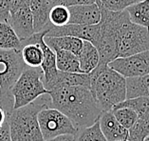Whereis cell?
I'll return each instance as SVG.
<instances>
[{"mask_svg":"<svg viewBox=\"0 0 149 141\" xmlns=\"http://www.w3.org/2000/svg\"><path fill=\"white\" fill-rule=\"evenodd\" d=\"M49 95L50 106L67 115L78 131L97 122L103 112L86 87H60Z\"/></svg>","mask_w":149,"mask_h":141,"instance_id":"obj_1","label":"cell"},{"mask_svg":"<svg viewBox=\"0 0 149 141\" xmlns=\"http://www.w3.org/2000/svg\"><path fill=\"white\" fill-rule=\"evenodd\" d=\"M90 74V91L102 111H111L126 99V80L108 65L99 64Z\"/></svg>","mask_w":149,"mask_h":141,"instance_id":"obj_2","label":"cell"},{"mask_svg":"<svg viewBox=\"0 0 149 141\" xmlns=\"http://www.w3.org/2000/svg\"><path fill=\"white\" fill-rule=\"evenodd\" d=\"M48 106H50V97L49 95H44L34 102L13 109L8 117L12 141H44L38 114Z\"/></svg>","mask_w":149,"mask_h":141,"instance_id":"obj_3","label":"cell"},{"mask_svg":"<svg viewBox=\"0 0 149 141\" xmlns=\"http://www.w3.org/2000/svg\"><path fill=\"white\" fill-rule=\"evenodd\" d=\"M101 21L99 34L92 44L95 46L100 55L101 65H108L116 58H118V39L119 32L122 24L127 17L126 11L123 12H111L100 4Z\"/></svg>","mask_w":149,"mask_h":141,"instance_id":"obj_4","label":"cell"},{"mask_svg":"<svg viewBox=\"0 0 149 141\" xmlns=\"http://www.w3.org/2000/svg\"><path fill=\"white\" fill-rule=\"evenodd\" d=\"M13 97V109L24 107L38 99L40 96L49 95L43 82L41 67H26L10 90Z\"/></svg>","mask_w":149,"mask_h":141,"instance_id":"obj_5","label":"cell"},{"mask_svg":"<svg viewBox=\"0 0 149 141\" xmlns=\"http://www.w3.org/2000/svg\"><path fill=\"white\" fill-rule=\"evenodd\" d=\"M145 51H149V29L132 23L128 16L120 28L118 55L126 57Z\"/></svg>","mask_w":149,"mask_h":141,"instance_id":"obj_6","label":"cell"},{"mask_svg":"<svg viewBox=\"0 0 149 141\" xmlns=\"http://www.w3.org/2000/svg\"><path fill=\"white\" fill-rule=\"evenodd\" d=\"M38 122L44 140L65 135L75 136L78 132L67 115L52 106L46 107L39 112Z\"/></svg>","mask_w":149,"mask_h":141,"instance_id":"obj_7","label":"cell"},{"mask_svg":"<svg viewBox=\"0 0 149 141\" xmlns=\"http://www.w3.org/2000/svg\"><path fill=\"white\" fill-rule=\"evenodd\" d=\"M26 67L21 50L0 49V93H10V88Z\"/></svg>","mask_w":149,"mask_h":141,"instance_id":"obj_8","label":"cell"},{"mask_svg":"<svg viewBox=\"0 0 149 141\" xmlns=\"http://www.w3.org/2000/svg\"><path fill=\"white\" fill-rule=\"evenodd\" d=\"M125 78L141 76L149 74V51L138 53L126 57H118L108 64Z\"/></svg>","mask_w":149,"mask_h":141,"instance_id":"obj_9","label":"cell"},{"mask_svg":"<svg viewBox=\"0 0 149 141\" xmlns=\"http://www.w3.org/2000/svg\"><path fill=\"white\" fill-rule=\"evenodd\" d=\"M53 25H52L50 27H49L46 30L36 32V34H32V37L35 41H37L41 48L43 50V62L41 65V69L43 71V82H44L45 88L49 91L50 87L52 86L53 82L55 81L58 70L56 67V55L55 52L49 47L46 44L45 42V36L48 34V32L49 31V29L52 28Z\"/></svg>","mask_w":149,"mask_h":141,"instance_id":"obj_10","label":"cell"},{"mask_svg":"<svg viewBox=\"0 0 149 141\" xmlns=\"http://www.w3.org/2000/svg\"><path fill=\"white\" fill-rule=\"evenodd\" d=\"M100 25H78L67 24L62 27L52 26L49 29L46 36L59 37V36H73L93 43L99 34Z\"/></svg>","mask_w":149,"mask_h":141,"instance_id":"obj_11","label":"cell"},{"mask_svg":"<svg viewBox=\"0 0 149 141\" xmlns=\"http://www.w3.org/2000/svg\"><path fill=\"white\" fill-rule=\"evenodd\" d=\"M8 23L12 26L21 42L30 38L34 34L33 19H32L30 5L10 13Z\"/></svg>","mask_w":149,"mask_h":141,"instance_id":"obj_12","label":"cell"},{"mask_svg":"<svg viewBox=\"0 0 149 141\" xmlns=\"http://www.w3.org/2000/svg\"><path fill=\"white\" fill-rule=\"evenodd\" d=\"M68 24L96 25L101 21V10L97 3L86 5H73L68 7Z\"/></svg>","mask_w":149,"mask_h":141,"instance_id":"obj_13","label":"cell"},{"mask_svg":"<svg viewBox=\"0 0 149 141\" xmlns=\"http://www.w3.org/2000/svg\"><path fill=\"white\" fill-rule=\"evenodd\" d=\"M98 121L101 131L107 141L123 140L128 137V130L120 124L112 111H103Z\"/></svg>","mask_w":149,"mask_h":141,"instance_id":"obj_14","label":"cell"},{"mask_svg":"<svg viewBox=\"0 0 149 141\" xmlns=\"http://www.w3.org/2000/svg\"><path fill=\"white\" fill-rule=\"evenodd\" d=\"M52 8V5L47 0H31L30 9L33 19L34 34L52 26L49 22V13Z\"/></svg>","mask_w":149,"mask_h":141,"instance_id":"obj_15","label":"cell"},{"mask_svg":"<svg viewBox=\"0 0 149 141\" xmlns=\"http://www.w3.org/2000/svg\"><path fill=\"white\" fill-rule=\"evenodd\" d=\"M21 55L26 66L32 68L41 67L44 58L41 46L37 41L34 40L32 35L30 38L22 41Z\"/></svg>","mask_w":149,"mask_h":141,"instance_id":"obj_16","label":"cell"},{"mask_svg":"<svg viewBox=\"0 0 149 141\" xmlns=\"http://www.w3.org/2000/svg\"><path fill=\"white\" fill-rule=\"evenodd\" d=\"M82 86L90 89V74L82 73H66L58 71L55 81L50 87L49 91L60 87H76Z\"/></svg>","mask_w":149,"mask_h":141,"instance_id":"obj_17","label":"cell"},{"mask_svg":"<svg viewBox=\"0 0 149 141\" xmlns=\"http://www.w3.org/2000/svg\"><path fill=\"white\" fill-rule=\"evenodd\" d=\"M80 68L83 74H90L100 63V55L91 42L83 40V48L78 55Z\"/></svg>","mask_w":149,"mask_h":141,"instance_id":"obj_18","label":"cell"},{"mask_svg":"<svg viewBox=\"0 0 149 141\" xmlns=\"http://www.w3.org/2000/svg\"><path fill=\"white\" fill-rule=\"evenodd\" d=\"M126 99L136 97H149V74L141 76L127 77Z\"/></svg>","mask_w":149,"mask_h":141,"instance_id":"obj_19","label":"cell"},{"mask_svg":"<svg viewBox=\"0 0 149 141\" xmlns=\"http://www.w3.org/2000/svg\"><path fill=\"white\" fill-rule=\"evenodd\" d=\"M45 42L49 48L61 49L70 52L77 55L83 48V40L73 36H59V37H48L45 36Z\"/></svg>","mask_w":149,"mask_h":141,"instance_id":"obj_20","label":"cell"},{"mask_svg":"<svg viewBox=\"0 0 149 141\" xmlns=\"http://www.w3.org/2000/svg\"><path fill=\"white\" fill-rule=\"evenodd\" d=\"M53 51L56 55V67L58 71L66 73H82L77 55L61 49H54Z\"/></svg>","mask_w":149,"mask_h":141,"instance_id":"obj_21","label":"cell"},{"mask_svg":"<svg viewBox=\"0 0 149 141\" xmlns=\"http://www.w3.org/2000/svg\"><path fill=\"white\" fill-rule=\"evenodd\" d=\"M125 11L132 23L149 29V0L135 3Z\"/></svg>","mask_w":149,"mask_h":141,"instance_id":"obj_22","label":"cell"},{"mask_svg":"<svg viewBox=\"0 0 149 141\" xmlns=\"http://www.w3.org/2000/svg\"><path fill=\"white\" fill-rule=\"evenodd\" d=\"M0 49L19 51L22 49V42L12 26L5 21H0Z\"/></svg>","mask_w":149,"mask_h":141,"instance_id":"obj_23","label":"cell"},{"mask_svg":"<svg viewBox=\"0 0 149 141\" xmlns=\"http://www.w3.org/2000/svg\"><path fill=\"white\" fill-rule=\"evenodd\" d=\"M123 107L131 108L137 113L138 118L149 121V97H136V98L125 99V101L116 105L114 108Z\"/></svg>","mask_w":149,"mask_h":141,"instance_id":"obj_24","label":"cell"},{"mask_svg":"<svg viewBox=\"0 0 149 141\" xmlns=\"http://www.w3.org/2000/svg\"><path fill=\"white\" fill-rule=\"evenodd\" d=\"M73 141H107V139L101 131L99 121H97L89 127L79 130Z\"/></svg>","mask_w":149,"mask_h":141,"instance_id":"obj_25","label":"cell"},{"mask_svg":"<svg viewBox=\"0 0 149 141\" xmlns=\"http://www.w3.org/2000/svg\"><path fill=\"white\" fill-rule=\"evenodd\" d=\"M114 116L123 125L125 129L129 130L138 120V114L131 108L123 107V108H114L112 109Z\"/></svg>","mask_w":149,"mask_h":141,"instance_id":"obj_26","label":"cell"},{"mask_svg":"<svg viewBox=\"0 0 149 141\" xmlns=\"http://www.w3.org/2000/svg\"><path fill=\"white\" fill-rule=\"evenodd\" d=\"M49 22L55 27H62L70 22L68 7L63 5L53 6L49 13Z\"/></svg>","mask_w":149,"mask_h":141,"instance_id":"obj_27","label":"cell"},{"mask_svg":"<svg viewBox=\"0 0 149 141\" xmlns=\"http://www.w3.org/2000/svg\"><path fill=\"white\" fill-rule=\"evenodd\" d=\"M141 1L143 0H96V3L111 12H123L129 6Z\"/></svg>","mask_w":149,"mask_h":141,"instance_id":"obj_28","label":"cell"},{"mask_svg":"<svg viewBox=\"0 0 149 141\" xmlns=\"http://www.w3.org/2000/svg\"><path fill=\"white\" fill-rule=\"evenodd\" d=\"M52 7L56 5H63L66 7L73 6V5H86L93 4L96 2V0H47Z\"/></svg>","mask_w":149,"mask_h":141,"instance_id":"obj_29","label":"cell"},{"mask_svg":"<svg viewBox=\"0 0 149 141\" xmlns=\"http://www.w3.org/2000/svg\"><path fill=\"white\" fill-rule=\"evenodd\" d=\"M10 18V9L7 0H0V21L8 22Z\"/></svg>","mask_w":149,"mask_h":141,"instance_id":"obj_30","label":"cell"},{"mask_svg":"<svg viewBox=\"0 0 149 141\" xmlns=\"http://www.w3.org/2000/svg\"><path fill=\"white\" fill-rule=\"evenodd\" d=\"M9 5V9H10V13L14 12L17 9L22 8L25 6H29L30 5L31 0H7Z\"/></svg>","mask_w":149,"mask_h":141,"instance_id":"obj_31","label":"cell"},{"mask_svg":"<svg viewBox=\"0 0 149 141\" xmlns=\"http://www.w3.org/2000/svg\"><path fill=\"white\" fill-rule=\"evenodd\" d=\"M0 141H12L8 122L2 128H0Z\"/></svg>","mask_w":149,"mask_h":141,"instance_id":"obj_32","label":"cell"},{"mask_svg":"<svg viewBox=\"0 0 149 141\" xmlns=\"http://www.w3.org/2000/svg\"><path fill=\"white\" fill-rule=\"evenodd\" d=\"M73 140H74V135H60V136L54 137V138L44 140V141H73Z\"/></svg>","mask_w":149,"mask_h":141,"instance_id":"obj_33","label":"cell"},{"mask_svg":"<svg viewBox=\"0 0 149 141\" xmlns=\"http://www.w3.org/2000/svg\"><path fill=\"white\" fill-rule=\"evenodd\" d=\"M143 141H149V133H148L146 136H145V138L143 139Z\"/></svg>","mask_w":149,"mask_h":141,"instance_id":"obj_34","label":"cell"},{"mask_svg":"<svg viewBox=\"0 0 149 141\" xmlns=\"http://www.w3.org/2000/svg\"><path fill=\"white\" fill-rule=\"evenodd\" d=\"M118 141H128L127 139H123V140H118Z\"/></svg>","mask_w":149,"mask_h":141,"instance_id":"obj_35","label":"cell"},{"mask_svg":"<svg viewBox=\"0 0 149 141\" xmlns=\"http://www.w3.org/2000/svg\"><path fill=\"white\" fill-rule=\"evenodd\" d=\"M0 92H1V90H0Z\"/></svg>","mask_w":149,"mask_h":141,"instance_id":"obj_36","label":"cell"}]
</instances>
